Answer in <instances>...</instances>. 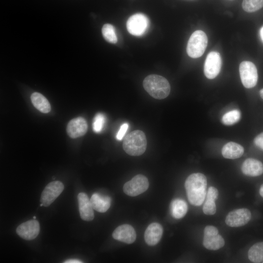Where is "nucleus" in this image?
<instances>
[{
  "label": "nucleus",
  "instance_id": "nucleus-1",
  "mask_svg": "<svg viewBox=\"0 0 263 263\" xmlns=\"http://www.w3.org/2000/svg\"><path fill=\"white\" fill-rule=\"evenodd\" d=\"M207 181L206 176L201 173H194L187 178L185 187L189 202L195 206H200L206 196Z\"/></svg>",
  "mask_w": 263,
  "mask_h": 263
},
{
  "label": "nucleus",
  "instance_id": "nucleus-2",
  "mask_svg": "<svg viewBox=\"0 0 263 263\" xmlns=\"http://www.w3.org/2000/svg\"><path fill=\"white\" fill-rule=\"evenodd\" d=\"M143 85L150 96L157 99L165 98L170 91V84L168 80L157 75H150L146 77Z\"/></svg>",
  "mask_w": 263,
  "mask_h": 263
},
{
  "label": "nucleus",
  "instance_id": "nucleus-3",
  "mask_svg": "<svg viewBox=\"0 0 263 263\" xmlns=\"http://www.w3.org/2000/svg\"><path fill=\"white\" fill-rule=\"evenodd\" d=\"M147 141L145 134L140 130L131 132L124 138L123 148L131 156H139L146 151Z\"/></svg>",
  "mask_w": 263,
  "mask_h": 263
},
{
  "label": "nucleus",
  "instance_id": "nucleus-4",
  "mask_svg": "<svg viewBox=\"0 0 263 263\" xmlns=\"http://www.w3.org/2000/svg\"><path fill=\"white\" fill-rule=\"evenodd\" d=\"M207 44V38L202 30L194 32L190 37L187 47V52L190 57L196 58L202 56Z\"/></svg>",
  "mask_w": 263,
  "mask_h": 263
},
{
  "label": "nucleus",
  "instance_id": "nucleus-5",
  "mask_svg": "<svg viewBox=\"0 0 263 263\" xmlns=\"http://www.w3.org/2000/svg\"><path fill=\"white\" fill-rule=\"evenodd\" d=\"M241 81L246 88L254 87L258 81V73L256 66L252 62L244 61L239 66Z\"/></svg>",
  "mask_w": 263,
  "mask_h": 263
},
{
  "label": "nucleus",
  "instance_id": "nucleus-6",
  "mask_svg": "<svg viewBox=\"0 0 263 263\" xmlns=\"http://www.w3.org/2000/svg\"><path fill=\"white\" fill-rule=\"evenodd\" d=\"M149 186L148 178L142 174L134 176L123 186V191L130 196H137L146 191Z\"/></svg>",
  "mask_w": 263,
  "mask_h": 263
},
{
  "label": "nucleus",
  "instance_id": "nucleus-7",
  "mask_svg": "<svg viewBox=\"0 0 263 263\" xmlns=\"http://www.w3.org/2000/svg\"><path fill=\"white\" fill-rule=\"evenodd\" d=\"M203 244L209 250H216L225 245V240L218 234V229L212 225H207L204 229Z\"/></svg>",
  "mask_w": 263,
  "mask_h": 263
},
{
  "label": "nucleus",
  "instance_id": "nucleus-8",
  "mask_svg": "<svg viewBox=\"0 0 263 263\" xmlns=\"http://www.w3.org/2000/svg\"><path fill=\"white\" fill-rule=\"evenodd\" d=\"M126 25L128 31L131 35L140 36L146 31L149 25V20L144 15L137 13L129 18Z\"/></svg>",
  "mask_w": 263,
  "mask_h": 263
},
{
  "label": "nucleus",
  "instance_id": "nucleus-9",
  "mask_svg": "<svg viewBox=\"0 0 263 263\" xmlns=\"http://www.w3.org/2000/svg\"><path fill=\"white\" fill-rule=\"evenodd\" d=\"M64 188L63 183L59 181L49 183L42 191L40 202L44 207L49 206L61 194Z\"/></svg>",
  "mask_w": 263,
  "mask_h": 263
},
{
  "label": "nucleus",
  "instance_id": "nucleus-10",
  "mask_svg": "<svg viewBox=\"0 0 263 263\" xmlns=\"http://www.w3.org/2000/svg\"><path fill=\"white\" fill-rule=\"evenodd\" d=\"M222 66V59L220 54L215 51L208 53L206 59L204 72L208 79L215 78L219 74Z\"/></svg>",
  "mask_w": 263,
  "mask_h": 263
},
{
  "label": "nucleus",
  "instance_id": "nucleus-11",
  "mask_svg": "<svg viewBox=\"0 0 263 263\" xmlns=\"http://www.w3.org/2000/svg\"><path fill=\"white\" fill-rule=\"evenodd\" d=\"M251 217L249 210L243 208L234 209L227 215L225 222L231 227H239L247 224Z\"/></svg>",
  "mask_w": 263,
  "mask_h": 263
},
{
  "label": "nucleus",
  "instance_id": "nucleus-12",
  "mask_svg": "<svg viewBox=\"0 0 263 263\" xmlns=\"http://www.w3.org/2000/svg\"><path fill=\"white\" fill-rule=\"evenodd\" d=\"M39 231V224L35 219L21 224L16 229L18 235L25 240H32L35 239L38 235Z\"/></svg>",
  "mask_w": 263,
  "mask_h": 263
},
{
  "label": "nucleus",
  "instance_id": "nucleus-13",
  "mask_svg": "<svg viewBox=\"0 0 263 263\" xmlns=\"http://www.w3.org/2000/svg\"><path fill=\"white\" fill-rule=\"evenodd\" d=\"M112 236L114 239L127 244L133 243L136 237L134 228L128 224H124L116 227Z\"/></svg>",
  "mask_w": 263,
  "mask_h": 263
},
{
  "label": "nucleus",
  "instance_id": "nucleus-14",
  "mask_svg": "<svg viewBox=\"0 0 263 263\" xmlns=\"http://www.w3.org/2000/svg\"><path fill=\"white\" fill-rule=\"evenodd\" d=\"M77 200L81 218L85 221H92L94 218V208L87 195L80 192L78 194Z\"/></svg>",
  "mask_w": 263,
  "mask_h": 263
},
{
  "label": "nucleus",
  "instance_id": "nucleus-15",
  "mask_svg": "<svg viewBox=\"0 0 263 263\" xmlns=\"http://www.w3.org/2000/svg\"><path fill=\"white\" fill-rule=\"evenodd\" d=\"M88 130L86 120L82 117H78L71 120L67 126V132L73 138L84 135Z\"/></svg>",
  "mask_w": 263,
  "mask_h": 263
},
{
  "label": "nucleus",
  "instance_id": "nucleus-16",
  "mask_svg": "<svg viewBox=\"0 0 263 263\" xmlns=\"http://www.w3.org/2000/svg\"><path fill=\"white\" fill-rule=\"evenodd\" d=\"M163 232L162 225L158 223H152L147 228L144 234L145 242L149 245L157 244L161 239Z\"/></svg>",
  "mask_w": 263,
  "mask_h": 263
},
{
  "label": "nucleus",
  "instance_id": "nucleus-17",
  "mask_svg": "<svg viewBox=\"0 0 263 263\" xmlns=\"http://www.w3.org/2000/svg\"><path fill=\"white\" fill-rule=\"evenodd\" d=\"M243 173L248 176H258L263 173V164L258 160L247 158L241 167Z\"/></svg>",
  "mask_w": 263,
  "mask_h": 263
},
{
  "label": "nucleus",
  "instance_id": "nucleus-18",
  "mask_svg": "<svg viewBox=\"0 0 263 263\" xmlns=\"http://www.w3.org/2000/svg\"><path fill=\"white\" fill-rule=\"evenodd\" d=\"M90 201L94 209L101 213L106 212L111 206V198L98 193H94Z\"/></svg>",
  "mask_w": 263,
  "mask_h": 263
},
{
  "label": "nucleus",
  "instance_id": "nucleus-19",
  "mask_svg": "<svg viewBox=\"0 0 263 263\" xmlns=\"http://www.w3.org/2000/svg\"><path fill=\"white\" fill-rule=\"evenodd\" d=\"M244 152V148L241 145L233 142L225 144L222 149V154L224 157L230 159L240 158Z\"/></svg>",
  "mask_w": 263,
  "mask_h": 263
},
{
  "label": "nucleus",
  "instance_id": "nucleus-20",
  "mask_svg": "<svg viewBox=\"0 0 263 263\" xmlns=\"http://www.w3.org/2000/svg\"><path fill=\"white\" fill-rule=\"evenodd\" d=\"M31 100L34 107L43 113H48L51 109V105L47 98L42 94L35 92L31 96Z\"/></svg>",
  "mask_w": 263,
  "mask_h": 263
},
{
  "label": "nucleus",
  "instance_id": "nucleus-21",
  "mask_svg": "<svg viewBox=\"0 0 263 263\" xmlns=\"http://www.w3.org/2000/svg\"><path fill=\"white\" fill-rule=\"evenodd\" d=\"M170 212L175 219L183 218L188 211V205L186 202L181 199L173 200L170 205Z\"/></svg>",
  "mask_w": 263,
  "mask_h": 263
},
{
  "label": "nucleus",
  "instance_id": "nucleus-22",
  "mask_svg": "<svg viewBox=\"0 0 263 263\" xmlns=\"http://www.w3.org/2000/svg\"><path fill=\"white\" fill-rule=\"evenodd\" d=\"M248 259L253 263L263 262V242L253 245L248 251Z\"/></svg>",
  "mask_w": 263,
  "mask_h": 263
},
{
  "label": "nucleus",
  "instance_id": "nucleus-23",
  "mask_svg": "<svg viewBox=\"0 0 263 263\" xmlns=\"http://www.w3.org/2000/svg\"><path fill=\"white\" fill-rule=\"evenodd\" d=\"M102 33L107 41L113 44L117 42V38L115 29L112 25L108 23L104 24L102 28Z\"/></svg>",
  "mask_w": 263,
  "mask_h": 263
},
{
  "label": "nucleus",
  "instance_id": "nucleus-24",
  "mask_svg": "<svg viewBox=\"0 0 263 263\" xmlns=\"http://www.w3.org/2000/svg\"><path fill=\"white\" fill-rule=\"evenodd\" d=\"M241 118V113L238 110H233L225 113L222 118V122L225 125H232L238 122Z\"/></svg>",
  "mask_w": 263,
  "mask_h": 263
},
{
  "label": "nucleus",
  "instance_id": "nucleus-25",
  "mask_svg": "<svg viewBox=\"0 0 263 263\" xmlns=\"http://www.w3.org/2000/svg\"><path fill=\"white\" fill-rule=\"evenodd\" d=\"M263 7V0H243V9L249 13L254 12Z\"/></svg>",
  "mask_w": 263,
  "mask_h": 263
},
{
  "label": "nucleus",
  "instance_id": "nucleus-26",
  "mask_svg": "<svg viewBox=\"0 0 263 263\" xmlns=\"http://www.w3.org/2000/svg\"><path fill=\"white\" fill-rule=\"evenodd\" d=\"M105 120V117L102 113H97L95 115L93 122V129L95 132H101L103 128Z\"/></svg>",
  "mask_w": 263,
  "mask_h": 263
},
{
  "label": "nucleus",
  "instance_id": "nucleus-27",
  "mask_svg": "<svg viewBox=\"0 0 263 263\" xmlns=\"http://www.w3.org/2000/svg\"><path fill=\"white\" fill-rule=\"evenodd\" d=\"M203 212L206 215H213L216 212V206L215 201L206 199L203 207Z\"/></svg>",
  "mask_w": 263,
  "mask_h": 263
},
{
  "label": "nucleus",
  "instance_id": "nucleus-28",
  "mask_svg": "<svg viewBox=\"0 0 263 263\" xmlns=\"http://www.w3.org/2000/svg\"><path fill=\"white\" fill-rule=\"evenodd\" d=\"M218 196V191L216 188L214 187H210L206 193V199L216 200Z\"/></svg>",
  "mask_w": 263,
  "mask_h": 263
},
{
  "label": "nucleus",
  "instance_id": "nucleus-29",
  "mask_svg": "<svg viewBox=\"0 0 263 263\" xmlns=\"http://www.w3.org/2000/svg\"><path fill=\"white\" fill-rule=\"evenodd\" d=\"M129 128L128 123L123 124L120 127V129L116 134V139L118 140H121L124 137L126 132Z\"/></svg>",
  "mask_w": 263,
  "mask_h": 263
},
{
  "label": "nucleus",
  "instance_id": "nucleus-30",
  "mask_svg": "<svg viewBox=\"0 0 263 263\" xmlns=\"http://www.w3.org/2000/svg\"><path fill=\"white\" fill-rule=\"evenodd\" d=\"M254 143L256 146L263 150V132L256 136L254 140Z\"/></svg>",
  "mask_w": 263,
  "mask_h": 263
},
{
  "label": "nucleus",
  "instance_id": "nucleus-31",
  "mask_svg": "<svg viewBox=\"0 0 263 263\" xmlns=\"http://www.w3.org/2000/svg\"><path fill=\"white\" fill-rule=\"evenodd\" d=\"M63 263H82L81 261L75 259H71L67 260L65 261Z\"/></svg>",
  "mask_w": 263,
  "mask_h": 263
},
{
  "label": "nucleus",
  "instance_id": "nucleus-32",
  "mask_svg": "<svg viewBox=\"0 0 263 263\" xmlns=\"http://www.w3.org/2000/svg\"><path fill=\"white\" fill-rule=\"evenodd\" d=\"M260 35L262 41L263 42V26L260 29Z\"/></svg>",
  "mask_w": 263,
  "mask_h": 263
},
{
  "label": "nucleus",
  "instance_id": "nucleus-33",
  "mask_svg": "<svg viewBox=\"0 0 263 263\" xmlns=\"http://www.w3.org/2000/svg\"><path fill=\"white\" fill-rule=\"evenodd\" d=\"M260 194L263 197V184H262L259 190Z\"/></svg>",
  "mask_w": 263,
  "mask_h": 263
},
{
  "label": "nucleus",
  "instance_id": "nucleus-34",
  "mask_svg": "<svg viewBox=\"0 0 263 263\" xmlns=\"http://www.w3.org/2000/svg\"><path fill=\"white\" fill-rule=\"evenodd\" d=\"M260 94L261 97L263 99V89L260 91Z\"/></svg>",
  "mask_w": 263,
  "mask_h": 263
},
{
  "label": "nucleus",
  "instance_id": "nucleus-35",
  "mask_svg": "<svg viewBox=\"0 0 263 263\" xmlns=\"http://www.w3.org/2000/svg\"><path fill=\"white\" fill-rule=\"evenodd\" d=\"M36 216H34V217H33V219H36Z\"/></svg>",
  "mask_w": 263,
  "mask_h": 263
}]
</instances>
